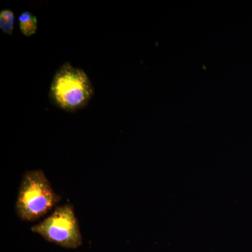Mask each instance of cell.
I'll return each mask as SVG.
<instances>
[{"label":"cell","mask_w":252,"mask_h":252,"mask_svg":"<svg viewBox=\"0 0 252 252\" xmlns=\"http://www.w3.org/2000/svg\"><path fill=\"white\" fill-rule=\"evenodd\" d=\"M20 29L26 36H31L37 31V18L29 11H25L18 17Z\"/></svg>","instance_id":"obj_4"},{"label":"cell","mask_w":252,"mask_h":252,"mask_svg":"<svg viewBox=\"0 0 252 252\" xmlns=\"http://www.w3.org/2000/svg\"><path fill=\"white\" fill-rule=\"evenodd\" d=\"M61 200L44 171H28L23 175L18 190L16 215L23 221H35L51 211Z\"/></svg>","instance_id":"obj_2"},{"label":"cell","mask_w":252,"mask_h":252,"mask_svg":"<svg viewBox=\"0 0 252 252\" xmlns=\"http://www.w3.org/2000/svg\"><path fill=\"white\" fill-rule=\"evenodd\" d=\"M89 76L80 68L64 63L55 73L49 97L58 108L69 113L85 108L94 95Z\"/></svg>","instance_id":"obj_1"},{"label":"cell","mask_w":252,"mask_h":252,"mask_svg":"<svg viewBox=\"0 0 252 252\" xmlns=\"http://www.w3.org/2000/svg\"><path fill=\"white\" fill-rule=\"evenodd\" d=\"M15 16L11 10L3 9L0 11V29L5 34L11 35L14 32Z\"/></svg>","instance_id":"obj_5"},{"label":"cell","mask_w":252,"mask_h":252,"mask_svg":"<svg viewBox=\"0 0 252 252\" xmlns=\"http://www.w3.org/2000/svg\"><path fill=\"white\" fill-rule=\"evenodd\" d=\"M31 230L63 248L75 250L82 245L79 221L72 205L68 204L56 207L45 220L33 225Z\"/></svg>","instance_id":"obj_3"}]
</instances>
